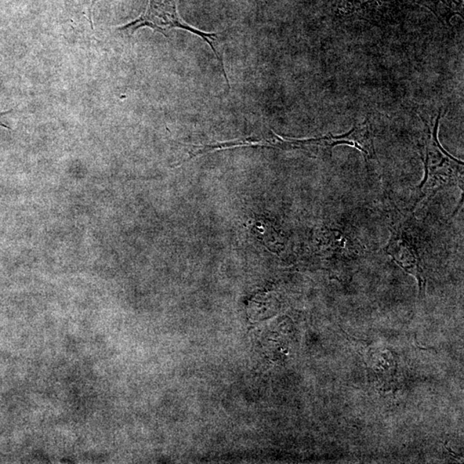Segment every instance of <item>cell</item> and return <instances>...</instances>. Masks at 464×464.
I'll return each mask as SVG.
<instances>
[{
	"label": "cell",
	"instance_id": "3957f363",
	"mask_svg": "<svg viewBox=\"0 0 464 464\" xmlns=\"http://www.w3.org/2000/svg\"><path fill=\"white\" fill-rule=\"evenodd\" d=\"M386 252L399 266L423 283V260L425 245L417 229L414 217L409 216L397 221L390 229Z\"/></svg>",
	"mask_w": 464,
	"mask_h": 464
},
{
	"label": "cell",
	"instance_id": "7a4b0ae2",
	"mask_svg": "<svg viewBox=\"0 0 464 464\" xmlns=\"http://www.w3.org/2000/svg\"><path fill=\"white\" fill-rule=\"evenodd\" d=\"M440 115H438L433 129L427 136L426 143V175L419 188L417 204L433 197L443 188L458 185L463 186V164L451 157L438 143V129Z\"/></svg>",
	"mask_w": 464,
	"mask_h": 464
},
{
	"label": "cell",
	"instance_id": "6da1fadb",
	"mask_svg": "<svg viewBox=\"0 0 464 464\" xmlns=\"http://www.w3.org/2000/svg\"><path fill=\"white\" fill-rule=\"evenodd\" d=\"M144 27H148L154 31L159 32L165 38H169L167 32L173 30V28H181V30L187 31L192 34L199 36L211 47L217 60H219L221 68H222L224 78H226L228 86L230 88V82L227 78L223 58L221 56L219 50L217 49V47H219L217 45V38H219V34L206 33V32L198 30V28L186 23L181 18L179 12H177L176 0H148L146 10L137 19L124 25V26L119 27L118 30L126 31L133 35L139 28Z\"/></svg>",
	"mask_w": 464,
	"mask_h": 464
},
{
	"label": "cell",
	"instance_id": "277c9868",
	"mask_svg": "<svg viewBox=\"0 0 464 464\" xmlns=\"http://www.w3.org/2000/svg\"><path fill=\"white\" fill-rule=\"evenodd\" d=\"M13 110H10L6 111V112H2V113H0V116H3V115H5L6 114H9V113H10V112H13ZM0 126H1V128H3V129H10V128H8V126H7L6 125L3 124V123H1V122H0Z\"/></svg>",
	"mask_w": 464,
	"mask_h": 464
}]
</instances>
